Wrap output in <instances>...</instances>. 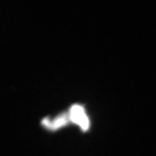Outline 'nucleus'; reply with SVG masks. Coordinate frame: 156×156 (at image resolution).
<instances>
[{"instance_id":"1","label":"nucleus","mask_w":156,"mask_h":156,"mask_svg":"<svg viewBox=\"0 0 156 156\" xmlns=\"http://www.w3.org/2000/svg\"><path fill=\"white\" fill-rule=\"evenodd\" d=\"M69 119L70 121L77 124L84 131L87 130L89 127V121L85 109L79 105H74L71 107L69 111Z\"/></svg>"}]
</instances>
